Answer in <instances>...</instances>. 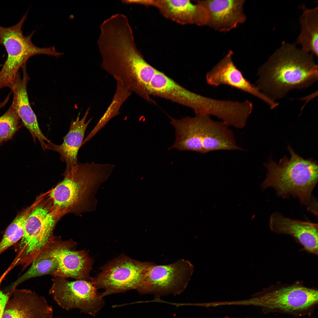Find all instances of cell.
I'll list each match as a JSON object with an SVG mask.
<instances>
[{"mask_svg":"<svg viewBox=\"0 0 318 318\" xmlns=\"http://www.w3.org/2000/svg\"><path fill=\"white\" fill-rule=\"evenodd\" d=\"M193 271L192 264L184 259L168 265L154 263L145 279L143 294H153L156 299L169 294L179 295L186 288Z\"/></svg>","mask_w":318,"mask_h":318,"instance_id":"obj_10","label":"cell"},{"mask_svg":"<svg viewBox=\"0 0 318 318\" xmlns=\"http://www.w3.org/2000/svg\"><path fill=\"white\" fill-rule=\"evenodd\" d=\"M77 243L72 239L62 240L55 238L34 260L52 258L58 263L57 270L53 276L71 278L90 281L89 274L93 261L85 250H72Z\"/></svg>","mask_w":318,"mask_h":318,"instance_id":"obj_11","label":"cell"},{"mask_svg":"<svg viewBox=\"0 0 318 318\" xmlns=\"http://www.w3.org/2000/svg\"><path fill=\"white\" fill-rule=\"evenodd\" d=\"M207 16L206 25L217 31L226 32L243 23L246 16L243 11L245 0L199 1Z\"/></svg>","mask_w":318,"mask_h":318,"instance_id":"obj_14","label":"cell"},{"mask_svg":"<svg viewBox=\"0 0 318 318\" xmlns=\"http://www.w3.org/2000/svg\"><path fill=\"white\" fill-rule=\"evenodd\" d=\"M233 52L229 51L223 59L207 72V83L216 87L223 85L237 89L261 100L267 104L271 109L277 106L278 103L262 92L244 77L233 61Z\"/></svg>","mask_w":318,"mask_h":318,"instance_id":"obj_12","label":"cell"},{"mask_svg":"<svg viewBox=\"0 0 318 318\" xmlns=\"http://www.w3.org/2000/svg\"><path fill=\"white\" fill-rule=\"evenodd\" d=\"M57 215L49 206L34 204L25 222L24 235L16 247V255L11 266L24 269L55 239L53 234Z\"/></svg>","mask_w":318,"mask_h":318,"instance_id":"obj_7","label":"cell"},{"mask_svg":"<svg viewBox=\"0 0 318 318\" xmlns=\"http://www.w3.org/2000/svg\"><path fill=\"white\" fill-rule=\"evenodd\" d=\"M22 125L21 119L12 102L9 109L0 117V145L12 139Z\"/></svg>","mask_w":318,"mask_h":318,"instance_id":"obj_24","label":"cell"},{"mask_svg":"<svg viewBox=\"0 0 318 318\" xmlns=\"http://www.w3.org/2000/svg\"><path fill=\"white\" fill-rule=\"evenodd\" d=\"M1 281L0 280V286ZM5 293L0 288V318H1L6 302L11 295L10 293Z\"/></svg>","mask_w":318,"mask_h":318,"instance_id":"obj_26","label":"cell"},{"mask_svg":"<svg viewBox=\"0 0 318 318\" xmlns=\"http://www.w3.org/2000/svg\"><path fill=\"white\" fill-rule=\"evenodd\" d=\"M115 167L110 163H78L64 173L63 179L50 192L51 206L56 214L82 206L94 197L97 187L106 180Z\"/></svg>","mask_w":318,"mask_h":318,"instance_id":"obj_3","label":"cell"},{"mask_svg":"<svg viewBox=\"0 0 318 318\" xmlns=\"http://www.w3.org/2000/svg\"><path fill=\"white\" fill-rule=\"evenodd\" d=\"M53 312L44 297L30 290L14 289L1 318H52Z\"/></svg>","mask_w":318,"mask_h":318,"instance_id":"obj_13","label":"cell"},{"mask_svg":"<svg viewBox=\"0 0 318 318\" xmlns=\"http://www.w3.org/2000/svg\"><path fill=\"white\" fill-rule=\"evenodd\" d=\"M288 148L291 155L289 160L284 156L278 164L271 160L266 165L268 172L262 187L264 189L274 188L280 196L292 195L302 203L308 204L318 181L317 163L311 159H304L290 147Z\"/></svg>","mask_w":318,"mask_h":318,"instance_id":"obj_4","label":"cell"},{"mask_svg":"<svg viewBox=\"0 0 318 318\" xmlns=\"http://www.w3.org/2000/svg\"><path fill=\"white\" fill-rule=\"evenodd\" d=\"M132 94L122 85L117 82L116 92L111 104L98 122L85 139V142L90 140L110 119L120 113L119 110L121 105Z\"/></svg>","mask_w":318,"mask_h":318,"instance_id":"obj_22","label":"cell"},{"mask_svg":"<svg viewBox=\"0 0 318 318\" xmlns=\"http://www.w3.org/2000/svg\"><path fill=\"white\" fill-rule=\"evenodd\" d=\"M318 302L315 289L294 284L266 289L238 304L260 308L266 314L280 313L296 317L310 316Z\"/></svg>","mask_w":318,"mask_h":318,"instance_id":"obj_5","label":"cell"},{"mask_svg":"<svg viewBox=\"0 0 318 318\" xmlns=\"http://www.w3.org/2000/svg\"><path fill=\"white\" fill-rule=\"evenodd\" d=\"M257 87L274 100L290 91L309 87L318 80L314 56L283 42L258 70Z\"/></svg>","mask_w":318,"mask_h":318,"instance_id":"obj_2","label":"cell"},{"mask_svg":"<svg viewBox=\"0 0 318 318\" xmlns=\"http://www.w3.org/2000/svg\"><path fill=\"white\" fill-rule=\"evenodd\" d=\"M302 14L300 18V33L297 43L301 49L315 57L318 54V7L308 9L303 5Z\"/></svg>","mask_w":318,"mask_h":318,"instance_id":"obj_21","label":"cell"},{"mask_svg":"<svg viewBox=\"0 0 318 318\" xmlns=\"http://www.w3.org/2000/svg\"><path fill=\"white\" fill-rule=\"evenodd\" d=\"M202 145L204 154L218 150H242L237 145L233 131L222 122L203 115Z\"/></svg>","mask_w":318,"mask_h":318,"instance_id":"obj_20","label":"cell"},{"mask_svg":"<svg viewBox=\"0 0 318 318\" xmlns=\"http://www.w3.org/2000/svg\"><path fill=\"white\" fill-rule=\"evenodd\" d=\"M154 264L122 255L103 266L101 272L96 277H91L90 281L97 289H104L100 294L103 298L132 289L142 293L146 274Z\"/></svg>","mask_w":318,"mask_h":318,"instance_id":"obj_8","label":"cell"},{"mask_svg":"<svg viewBox=\"0 0 318 318\" xmlns=\"http://www.w3.org/2000/svg\"><path fill=\"white\" fill-rule=\"evenodd\" d=\"M58 263L54 258H43L34 261L29 269L11 286V290L19 284L30 279L47 274L53 276L58 268Z\"/></svg>","mask_w":318,"mask_h":318,"instance_id":"obj_23","label":"cell"},{"mask_svg":"<svg viewBox=\"0 0 318 318\" xmlns=\"http://www.w3.org/2000/svg\"><path fill=\"white\" fill-rule=\"evenodd\" d=\"M90 110V107H89L81 119H80L79 113L76 120L71 121L68 132L64 138L61 144L56 145L51 142L46 143V150L58 153L60 155L61 160L65 163L66 167L64 173L67 172L78 164V151L82 146L87 128L92 119L91 117L86 122Z\"/></svg>","mask_w":318,"mask_h":318,"instance_id":"obj_18","label":"cell"},{"mask_svg":"<svg viewBox=\"0 0 318 318\" xmlns=\"http://www.w3.org/2000/svg\"><path fill=\"white\" fill-rule=\"evenodd\" d=\"M22 69V77H21L18 72L11 89L13 94L12 102L14 105L22 125L29 130L34 142L35 143L37 139L43 150H45L46 143L51 141L42 133L37 116L30 105L27 87L29 77L27 72L26 65L24 66Z\"/></svg>","mask_w":318,"mask_h":318,"instance_id":"obj_15","label":"cell"},{"mask_svg":"<svg viewBox=\"0 0 318 318\" xmlns=\"http://www.w3.org/2000/svg\"><path fill=\"white\" fill-rule=\"evenodd\" d=\"M97 44L102 68L130 92L152 102L148 87L157 69L137 49L130 23L121 21L109 26L100 34Z\"/></svg>","mask_w":318,"mask_h":318,"instance_id":"obj_1","label":"cell"},{"mask_svg":"<svg viewBox=\"0 0 318 318\" xmlns=\"http://www.w3.org/2000/svg\"><path fill=\"white\" fill-rule=\"evenodd\" d=\"M49 294L57 304L69 311L77 309L94 316L104 305L101 294L90 281L77 280L70 281L65 278L53 276Z\"/></svg>","mask_w":318,"mask_h":318,"instance_id":"obj_9","label":"cell"},{"mask_svg":"<svg viewBox=\"0 0 318 318\" xmlns=\"http://www.w3.org/2000/svg\"><path fill=\"white\" fill-rule=\"evenodd\" d=\"M151 1L150 5L157 8L165 17L177 23L206 25V12L199 1L196 4L189 0Z\"/></svg>","mask_w":318,"mask_h":318,"instance_id":"obj_17","label":"cell"},{"mask_svg":"<svg viewBox=\"0 0 318 318\" xmlns=\"http://www.w3.org/2000/svg\"><path fill=\"white\" fill-rule=\"evenodd\" d=\"M224 318H231V317H229L228 316H226Z\"/></svg>","mask_w":318,"mask_h":318,"instance_id":"obj_27","label":"cell"},{"mask_svg":"<svg viewBox=\"0 0 318 318\" xmlns=\"http://www.w3.org/2000/svg\"><path fill=\"white\" fill-rule=\"evenodd\" d=\"M271 230L277 233L290 235L296 239L308 252L318 254V224L285 217L274 212L270 218Z\"/></svg>","mask_w":318,"mask_h":318,"instance_id":"obj_16","label":"cell"},{"mask_svg":"<svg viewBox=\"0 0 318 318\" xmlns=\"http://www.w3.org/2000/svg\"><path fill=\"white\" fill-rule=\"evenodd\" d=\"M27 12L14 25L7 27L0 25V45L4 47L7 53L0 71V90L6 87L11 89L19 69L26 65L31 57L44 54L58 57L63 54L57 52L54 47L42 48L35 46L31 41L35 31L27 36L23 34L22 27Z\"/></svg>","mask_w":318,"mask_h":318,"instance_id":"obj_6","label":"cell"},{"mask_svg":"<svg viewBox=\"0 0 318 318\" xmlns=\"http://www.w3.org/2000/svg\"><path fill=\"white\" fill-rule=\"evenodd\" d=\"M203 116L196 115L194 117L187 116L179 119L169 116L176 135L174 143L169 149L204 154L202 145Z\"/></svg>","mask_w":318,"mask_h":318,"instance_id":"obj_19","label":"cell"},{"mask_svg":"<svg viewBox=\"0 0 318 318\" xmlns=\"http://www.w3.org/2000/svg\"><path fill=\"white\" fill-rule=\"evenodd\" d=\"M24 233L23 222L18 219L14 220L7 228L0 242V254L20 240Z\"/></svg>","mask_w":318,"mask_h":318,"instance_id":"obj_25","label":"cell"}]
</instances>
